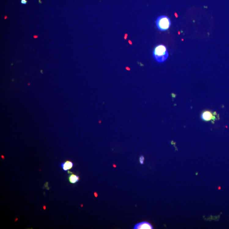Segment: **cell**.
I'll return each instance as SVG.
<instances>
[{"instance_id":"1","label":"cell","mask_w":229,"mask_h":229,"mask_svg":"<svg viewBox=\"0 0 229 229\" xmlns=\"http://www.w3.org/2000/svg\"><path fill=\"white\" fill-rule=\"evenodd\" d=\"M153 56L157 62L162 63L168 58L169 54L166 47L163 45H159L154 48Z\"/></svg>"},{"instance_id":"2","label":"cell","mask_w":229,"mask_h":229,"mask_svg":"<svg viewBox=\"0 0 229 229\" xmlns=\"http://www.w3.org/2000/svg\"><path fill=\"white\" fill-rule=\"evenodd\" d=\"M156 25L158 29L161 31L167 30L170 27V20L167 16L162 15L158 17L156 21Z\"/></svg>"},{"instance_id":"3","label":"cell","mask_w":229,"mask_h":229,"mask_svg":"<svg viewBox=\"0 0 229 229\" xmlns=\"http://www.w3.org/2000/svg\"><path fill=\"white\" fill-rule=\"evenodd\" d=\"M215 112L212 113L210 111H205L201 114V119L205 121H209L210 120H215L216 117L214 116Z\"/></svg>"},{"instance_id":"4","label":"cell","mask_w":229,"mask_h":229,"mask_svg":"<svg viewBox=\"0 0 229 229\" xmlns=\"http://www.w3.org/2000/svg\"><path fill=\"white\" fill-rule=\"evenodd\" d=\"M134 229H152L153 226L150 223L147 222L139 223L135 226Z\"/></svg>"},{"instance_id":"5","label":"cell","mask_w":229,"mask_h":229,"mask_svg":"<svg viewBox=\"0 0 229 229\" xmlns=\"http://www.w3.org/2000/svg\"><path fill=\"white\" fill-rule=\"evenodd\" d=\"M61 167L63 171H67L72 169L73 166V164L71 161H67L63 164H61Z\"/></svg>"},{"instance_id":"6","label":"cell","mask_w":229,"mask_h":229,"mask_svg":"<svg viewBox=\"0 0 229 229\" xmlns=\"http://www.w3.org/2000/svg\"><path fill=\"white\" fill-rule=\"evenodd\" d=\"M80 178L77 175L72 173L68 177L69 182L72 184H75L79 180Z\"/></svg>"},{"instance_id":"7","label":"cell","mask_w":229,"mask_h":229,"mask_svg":"<svg viewBox=\"0 0 229 229\" xmlns=\"http://www.w3.org/2000/svg\"><path fill=\"white\" fill-rule=\"evenodd\" d=\"M139 161H140V164H143L144 163V157L143 156H141L140 157V159H139Z\"/></svg>"},{"instance_id":"8","label":"cell","mask_w":229,"mask_h":229,"mask_svg":"<svg viewBox=\"0 0 229 229\" xmlns=\"http://www.w3.org/2000/svg\"><path fill=\"white\" fill-rule=\"evenodd\" d=\"M22 4H25L27 3V1L26 0H21Z\"/></svg>"},{"instance_id":"9","label":"cell","mask_w":229,"mask_h":229,"mask_svg":"<svg viewBox=\"0 0 229 229\" xmlns=\"http://www.w3.org/2000/svg\"><path fill=\"white\" fill-rule=\"evenodd\" d=\"M43 209L44 210H45L46 209V205H44L43 206Z\"/></svg>"},{"instance_id":"10","label":"cell","mask_w":229,"mask_h":229,"mask_svg":"<svg viewBox=\"0 0 229 229\" xmlns=\"http://www.w3.org/2000/svg\"><path fill=\"white\" fill-rule=\"evenodd\" d=\"M17 220H18V219H17V218H16V219H15V222H17Z\"/></svg>"},{"instance_id":"11","label":"cell","mask_w":229,"mask_h":229,"mask_svg":"<svg viewBox=\"0 0 229 229\" xmlns=\"http://www.w3.org/2000/svg\"><path fill=\"white\" fill-rule=\"evenodd\" d=\"M2 158H3V159H4V156H3V155H2Z\"/></svg>"}]
</instances>
